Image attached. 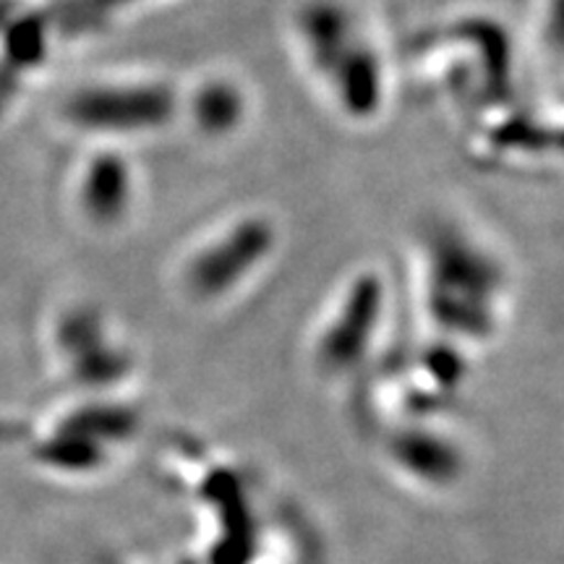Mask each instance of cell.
<instances>
[{
    "instance_id": "4",
    "label": "cell",
    "mask_w": 564,
    "mask_h": 564,
    "mask_svg": "<svg viewBox=\"0 0 564 564\" xmlns=\"http://www.w3.org/2000/svg\"><path fill=\"white\" fill-rule=\"evenodd\" d=\"M76 202L89 223L116 225L129 215L133 202L131 162L116 150H102L84 162Z\"/></svg>"
},
{
    "instance_id": "1",
    "label": "cell",
    "mask_w": 564,
    "mask_h": 564,
    "mask_svg": "<svg viewBox=\"0 0 564 564\" xmlns=\"http://www.w3.org/2000/svg\"><path fill=\"white\" fill-rule=\"evenodd\" d=\"M299 40L308 66L345 116L371 118L382 108L384 74L358 21L337 0H312L299 13Z\"/></svg>"
},
{
    "instance_id": "3",
    "label": "cell",
    "mask_w": 564,
    "mask_h": 564,
    "mask_svg": "<svg viewBox=\"0 0 564 564\" xmlns=\"http://www.w3.org/2000/svg\"><path fill=\"white\" fill-rule=\"evenodd\" d=\"M274 241V228L267 217L249 215L238 217L220 228L196 249L188 262V278L202 291H217L241 282L246 270H253L270 253Z\"/></svg>"
},
{
    "instance_id": "5",
    "label": "cell",
    "mask_w": 564,
    "mask_h": 564,
    "mask_svg": "<svg viewBox=\"0 0 564 564\" xmlns=\"http://www.w3.org/2000/svg\"><path fill=\"white\" fill-rule=\"evenodd\" d=\"M196 126L207 133H230L246 116L241 89L232 82H207L192 100Z\"/></svg>"
},
{
    "instance_id": "2",
    "label": "cell",
    "mask_w": 564,
    "mask_h": 564,
    "mask_svg": "<svg viewBox=\"0 0 564 564\" xmlns=\"http://www.w3.org/2000/svg\"><path fill=\"white\" fill-rule=\"evenodd\" d=\"M175 112L173 91L160 82H102L68 105L70 121L95 137H137L162 129Z\"/></svg>"
}]
</instances>
